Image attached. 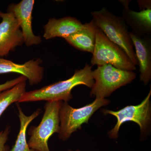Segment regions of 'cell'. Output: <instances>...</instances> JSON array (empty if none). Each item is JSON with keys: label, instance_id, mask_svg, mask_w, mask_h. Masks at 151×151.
<instances>
[{"label": "cell", "instance_id": "1", "mask_svg": "<svg viewBox=\"0 0 151 151\" xmlns=\"http://www.w3.org/2000/svg\"><path fill=\"white\" fill-rule=\"evenodd\" d=\"M92 65L86 64L84 68L76 70L70 78L29 92H25L17 103L46 101L69 102L73 98L71 91L75 86L84 85L92 88L94 83Z\"/></svg>", "mask_w": 151, "mask_h": 151}, {"label": "cell", "instance_id": "2", "mask_svg": "<svg viewBox=\"0 0 151 151\" xmlns=\"http://www.w3.org/2000/svg\"><path fill=\"white\" fill-rule=\"evenodd\" d=\"M91 14L97 27L109 40L124 50L134 65H138L130 32L123 18L116 15L105 8L92 12Z\"/></svg>", "mask_w": 151, "mask_h": 151}, {"label": "cell", "instance_id": "3", "mask_svg": "<svg viewBox=\"0 0 151 151\" xmlns=\"http://www.w3.org/2000/svg\"><path fill=\"white\" fill-rule=\"evenodd\" d=\"M63 101L47 102L45 112L37 126H31L28 131L30 136L27 142L31 149L37 151H50L48 147L50 138L60 130V111Z\"/></svg>", "mask_w": 151, "mask_h": 151}, {"label": "cell", "instance_id": "4", "mask_svg": "<svg viewBox=\"0 0 151 151\" xmlns=\"http://www.w3.org/2000/svg\"><path fill=\"white\" fill-rule=\"evenodd\" d=\"M94 83L90 96L105 98L117 89L131 83L136 77L133 71L122 70L110 64L97 65L92 70Z\"/></svg>", "mask_w": 151, "mask_h": 151}, {"label": "cell", "instance_id": "5", "mask_svg": "<svg viewBox=\"0 0 151 151\" xmlns=\"http://www.w3.org/2000/svg\"><path fill=\"white\" fill-rule=\"evenodd\" d=\"M110 101L105 98H96L93 102L78 108H73L63 102L60 111V130L58 138L67 140L73 132L80 129L84 124H88L90 118L99 108L108 105Z\"/></svg>", "mask_w": 151, "mask_h": 151}, {"label": "cell", "instance_id": "6", "mask_svg": "<svg viewBox=\"0 0 151 151\" xmlns=\"http://www.w3.org/2000/svg\"><path fill=\"white\" fill-rule=\"evenodd\" d=\"M91 63L92 66L110 64L119 69L129 71L136 69V65L124 50L109 40L98 27Z\"/></svg>", "mask_w": 151, "mask_h": 151}, {"label": "cell", "instance_id": "7", "mask_svg": "<svg viewBox=\"0 0 151 151\" xmlns=\"http://www.w3.org/2000/svg\"><path fill=\"white\" fill-rule=\"evenodd\" d=\"M151 90L140 104L129 105L118 111L103 109L102 112L104 114L112 115L117 119L116 125L108 134L110 138L116 139L118 137L121 126L128 122H133L137 124L142 134L147 132L151 122Z\"/></svg>", "mask_w": 151, "mask_h": 151}, {"label": "cell", "instance_id": "8", "mask_svg": "<svg viewBox=\"0 0 151 151\" xmlns=\"http://www.w3.org/2000/svg\"><path fill=\"white\" fill-rule=\"evenodd\" d=\"M123 9L122 17L131 27L132 32L139 36L151 35V1H137L140 12H135L129 6L130 1H119Z\"/></svg>", "mask_w": 151, "mask_h": 151}, {"label": "cell", "instance_id": "9", "mask_svg": "<svg viewBox=\"0 0 151 151\" xmlns=\"http://www.w3.org/2000/svg\"><path fill=\"white\" fill-rule=\"evenodd\" d=\"M0 58L7 56L24 42L23 35L16 18L10 12L0 11Z\"/></svg>", "mask_w": 151, "mask_h": 151}, {"label": "cell", "instance_id": "10", "mask_svg": "<svg viewBox=\"0 0 151 151\" xmlns=\"http://www.w3.org/2000/svg\"><path fill=\"white\" fill-rule=\"evenodd\" d=\"M35 1L22 0L18 4H12L8 7L7 12L12 13L18 22L27 46L37 45L42 42L40 36L34 34L32 28V12Z\"/></svg>", "mask_w": 151, "mask_h": 151}, {"label": "cell", "instance_id": "11", "mask_svg": "<svg viewBox=\"0 0 151 151\" xmlns=\"http://www.w3.org/2000/svg\"><path fill=\"white\" fill-rule=\"evenodd\" d=\"M41 59H32L24 64H18L0 58V74L17 73L21 74L28 80L30 85L38 84L42 81L44 68L40 66Z\"/></svg>", "mask_w": 151, "mask_h": 151}, {"label": "cell", "instance_id": "12", "mask_svg": "<svg viewBox=\"0 0 151 151\" xmlns=\"http://www.w3.org/2000/svg\"><path fill=\"white\" fill-rule=\"evenodd\" d=\"M139 66L140 80L145 85L151 79V40L148 36H139L130 32Z\"/></svg>", "mask_w": 151, "mask_h": 151}, {"label": "cell", "instance_id": "13", "mask_svg": "<svg viewBox=\"0 0 151 151\" xmlns=\"http://www.w3.org/2000/svg\"><path fill=\"white\" fill-rule=\"evenodd\" d=\"M84 27V24L73 17L50 19L44 27L43 37L46 40L56 37L65 38L82 29Z\"/></svg>", "mask_w": 151, "mask_h": 151}, {"label": "cell", "instance_id": "14", "mask_svg": "<svg viewBox=\"0 0 151 151\" xmlns=\"http://www.w3.org/2000/svg\"><path fill=\"white\" fill-rule=\"evenodd\" d=\"M97 27L92 20L82 29L64 38L71 46L81 51L93 53Z\"/></svg>", "mask_w": 151, "mask_h": 151}, {"label": "cell", "instance_id": "15", "mask_svg": "<svg viewBox=\"0 0 151 151\" xmlns=\"http://www.w3.org/2000/svg\"><path fill=\"white\" fill-rule=\"evenodd\" d=\"M18 110V116L19 119L20 127L19 131L15 145L10 151H37L31 149L28 145L26 138L27 128L32 121L40 115L41 110L37 109L29 116H26L23 112L20 106L17 104Z\"/></svg>", "mask_w": 151, "mask_h": 151}, {"label": "cell", "instance_id": "16", "mask_svg": "<svg viewBox=\"0 0 151 151\" xmlns=\"http://www.w3.org/2000/svg\"><path fill=\"white\" fill-rule=\"evenodd\" d=\"M26 81L20 82L10 89L0 92V117L10 105L18 103L26 92Z\"/></svg>", "mask_w": 151, "mask_h": 151}, {"label": "cell", "instance_id": "17", "mask_svg": "<svg viewBox=\"0 0 151 151\" xmlns=\"http://www.w3.org/2000/svg\"><path fill=\"white\" fill-rule=\"evenodd\" d=\"M10 127L8 126L0 132V151H10L9 146L6 145L8 140Z\"/></svg>", "mask_w": 151, "mask_h": 151}, {"label": "cell", "instance_id": "18", "mask_svg": "<svg viewBox=\"0 0 151 151\" xmlns=\"http://www.w3.org/2000/svg\"><path fill=\"white\" fill-rule=\"evenodd\" d=\"M27 79L24 76H21L17 78L6 81L4 83L0 84V92L5 91L15 86L20 82L26 81Z\"/></svg>", "mask_w": 151, "mask_h": 151}, {"label": "cell", "instance_id": "19", "mask_svg": "<svg viewBox=\"0 0 151 151\" xmlns=\"http://www.w3.org/2000/svg\"><path fill=\"white\" fill-rule=\"evenodd\" d=\"M68 151H80V150H76V151H73V150H68Z\"/></svg>", "mask_w": 151, "mask_h": 151}]
</instances>
